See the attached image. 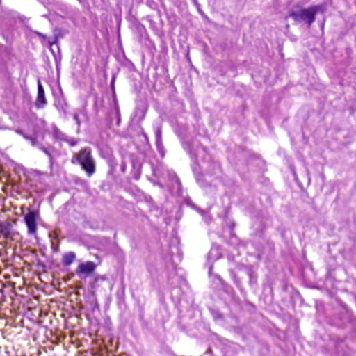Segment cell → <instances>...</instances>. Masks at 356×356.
Masks as SVG:
<instances>
[{"label": "cell", "instance_id": "obj_3", "mask_svg": "<svg viewBox=\"0 0 356 356\" xmlns=\"http://www.w3.org/2000/svg\"><path fill=\"white\" fill-rule=\"evenodd\" d=\"M323 6H312L309 8H297L291 12L289 16L293 19L300 20L307 24H312L316 19V16L322 10Z\"/></svg>", "mask_w": 356, "mask_h": 356}, {"label": "cell", "instance_id": "obj_2", "mask_svg": "<svg viewBox=\"0 0 356 356\" xmlns=\"http://www.w3.org/2000/svg\"><path fill=\"white\" fill-rule=\"evenodd\" d=\"M19 176L0 161V201L7 199L10 191L17 186Z\"/></svg>", "mask_w": 356, "mask_h": 356}, {"label": "cell", "instance_id": "obj_1", "mask_svg": "<svg viewBox=\"0 0 356 356\" xmlns=\"http://www.w3.org/2000/svg\"><path fill=\"white\" fill-rule=\"evenodd\" d=\"M36 356H127L120 349L118 341L104 335H68L49 350L41 351Z\"/></svg>", "mask_w": 356, "mask_h": 356}]
</instances>
